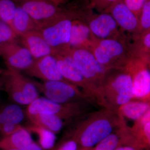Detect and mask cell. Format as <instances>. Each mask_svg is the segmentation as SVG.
<instances>
[{
	"instance_id": "cell-1",
	"label": "cell",
	"mask_w": 150,
	"mask_h": 150,
	"mask_svg": "<svg viewBox=\"0 0 150 150\" xmlns=\"http://www.w3.org/2000/svg\"><path fill=\"white\" fill-rule=\"evenodd\" d=\"M95 97L100 103L112 112L118 111L121 106L133 99L132 77L126 66L106 71Z\"/></svg>"
},
{
	"instance_id": "cell-2",
	"label": "cell",
	"mask_w": 150,
	"mask_h": 150,
	"mask_svg": "<svg viewBox=\"0 0 150 150\" xmlns=\"http://www.w3.org/2000/svg\"><path fill=\"white\" fill-rule=\"evenodd\" d=\"M112 111L99 113L78 127L72 138L81 148H92L113 132L120 124L119 119L112 115Z\"/></svg>"
},
{
	"instance_id": "cell-3",
	"label": "cell",
	"mask_w": 150,
	"mask_h": 150,
	"mask_svg": "<svg viewBox=\"0 0 150 150\" xmlns=\"http://www.w3.org/2000/svg\"><path fill=\"white\" fill-rule=\"evenodd\" d=\"M97 61L107 69L125 67L132 56L130 47L123 38H96L89 48Z\"/></svg>"
},
{
	"instance_id": "cell-4",
	"label": "cell",
	"mask_w": 150,
	"mask_h": 150,
	"mask_svg": "<svg viewBox=\"0 0 150 150\" xmlns=\"http://www.w3.org/2000/svg\"><path fill=\"white\" fill-rule=\"evenodd\" d=\"M0 85L1 90L16 103L28 105L39 97L38 90L31 80L15 69L6 67L5 69H0Z\"/></svg>"
},
{
	"instance_id": "cell-5",
	"label": "cell",
	"mask_w": 150,
	"mask_h": 150,
	"mask_svg": "<svg viewBox=\"0 0 150 150\" xmlns=\"http://www.w3.org/2000/svg\"><path fill=\"white\" fill-rule=\"evenodd\" d=\"M75 64L93 91L94 96L108 69L97 61L89 49L69 48Z\"/></svg>"
},
{
	"instance_id": "cell-6",
	"label": "cell",
	"mask_w": 150,
	"mask_h": 150,
	"mask_svg": "<svg viewBox=\"0 0 150 150\" xmlns=\"http://www.w3.org/2000/svg\"><path fill=\"white\" fill-rule=\"evenodd\" d=\"M31 81L38 91L43 93L46 98L57 103H82L84 100H88L90 96L69 82L44 81L39 83Z\"/></svg>"
},
{
	"instance_id": "cell-7",
	"label": "cell",
	"mask_w": 150,
	"mask_h": 150,
	"mask_svg": "<svg viewBox=\"0 0 150 150\" xmlns=\"http://www.w3.org/2000/svg\"><path fill=\"white\" fill-rule=\"evenodd\" d=\"M78 15L76 11H67L60 18L38 30L56 52L69 48L72 21Z\"/></svg>"
},
{
	"instance_id": "cell-8",
	"label": "cell",
	"mask_w": 150,
	"mask_h": 150,
	"mask_svg": "<svg viewBox=\"0 0 150 150\" xmlns=\"http://www.w3.org/2000/svg\"><path fill=\"white\" fill-rule=\"evenodd\" d=\"M126 67L131 74L133 99L148 101L150 93L149 59L132 55Z\"/></svg>"
},
{
	"instance_id": "cell-9",
	"label": "cell",
	"mask_w": 150,
	"mask_h": 150,
	"mask_svg": "<svg viewBox=\"0 0 150 150\" xmlns=\"http://www.w3.org/2000/svg\"><path fill=\"white\" fill-rule=\"evenodd\" d=\"M16 1L17 4L38 23L40 28L60 18L67 11L50 0Z\"/></svg>"
},
{
	"instance_id": "cell-10",
	"label": "cell",
	"mask_w": 150,
	"mask_h": 150,
	"mask_svg": "<svg viewBox=\"0 0 150 150\" xmlns=\"http://www.w3.org/2000/svg\"><path fill=\"white\" fill-rule=\"evenodd\" d=\"M81 103H59L44 98H38L28 105L26 115L38 113L51 114L62 120H71L81 113Z\"/></svg>"
},
{
	"instance_id": "cell-11",
	"label": "cell",
	"mask_w": 150,
	"mask_h": 150,
	"mask_svg": "<svg viewBox=\"0 0 150 150\" xmlns=\"http://www.w3.org/2000/svg\"><path fill=\"white\" fill-rule=\"evenodd\" d=\"M69 48L56 51V58L60 74L66 80L83 89L88 95L94 96L93 91L75 64Z\"/></svg>"
},
{
	"instance_id": "cell-12",
	"label": "cell",
	"mask_w": 150,
	"mask_h": 150,
	"mask_svg": "<svg viewBox=\"0 0 150 150\" xmlns=\"http://www.w3.org/2000/svg\"><path fill=\"white\" fill-rule=\"evenodd\" d=\"M0 56L6 67L25 70L32 64L34 59L29 51L18 43V40L0 45Z\"/></svg>"
},
{
	"instance_id": "cell-13",
	"label": "cell",
	"mask_w": 150,
	"mask_h": 150,
	"mask_svg": "<svg viewBox=\"0 0 150 150\" xmlns=\"http://www.w3.org/2000/svg\"><path fill=\"white\" fill-rule=\"evenodd\" d=\"M24 71L29 76L44 81L69 82L60 74L54 55H48L34 59L30 66Z\"/></svg>"
},
{
	"instance_id": "cell-14",
	"label": "cell",
	"mask_w": 150,
	"mask_h": 150,
	"mask_svg": "<svg viewBox=\"0 0 150 150\" xmlns=\"http://www.w3.org/2000/svg\"><path fill=\"white\" fill-rule=\"evenodd\" d=\"M87 23L92 34L98 39L121 37L119 26L114 19L108 12L93 15Z\"/></svg>"
},
{
	"instance_id": "cell-15",
	"label": "cell",
	"mask_w": 150,
	"mask_h": 150,
	"mask_svg": "<svg viewBox=\"0 0 150 150\" xmlns=\"http://www.w3.org/2000/svg\"><path fill=\"white\" fill-rule=\"evenodd\" d=\"M107 12L111 14L121 30L139 35V19L122 0L116 1Z\"/></svg>"
},
{
	"instance_id": "cell-16",
	"label": "cell",
	"mask_w": 150,
	"mask_h": 150,
	"mask_svg": "<svg viewBox=\"0 0 150 150\" xmlns=\"http://www.w3.org/2000/svg\"><path fill=\"white\" fill-rule=\"evenodd\" d=\"M18 38L23 46L27 48L34 59L53 55L56 52L38 30L26 33Z\"/></svg>"
},
{
	"instance_id": "cell-17",
	"label": "cell",
	"mask_w": 150,
	"mask_h": 150,
	"mask_svg": "<svg viewBox=\"0 0 150 150\" xmlns=\"http://www.w3.org/2000/svg\"><path fill=\"white\" fill-rule=\"evenodd\" d=\"M96 38L92 34L87 24L78 14L72 21L69 48H89Z\"/></svg>"
},
{
	"instance_id": "cell-18",
	"label": "cell",
	"mask_w": 150,
	"mask_h": 150,
	"mask_svg": "<svg viewBox=\"0 0 150 150\" xmlns=\"http://www.w3.org/2000/svg\"><path fill=\"white\" fill-rule=\"evenodd\" d=\"M40 29L38 23L17 5L13 21V30L18 37L30 31H38Z\"/></svg>"
},
{
	"instance_id": "cell-19",
	"label": "cell",
	"mask_w": 150,
	"mask_h": 150,
	"mask_svg": "<svg viewBox=\"0 0 150 150\" xmlns=\"http://www.w3.org/2000/svg\"><path fill=\"white\" fill-rule=\"evenodd\" d=\"M33 142L30 133L23 127L15 133L0 139V150L18 149Z\"/></svg>"
},
{
	"instance_id": "cell-20",
	"label": "cell",
	"mask_w": 150,
	"mask_h": 150,
	"mask_svg": "<svg viewBox=\"0 0 150 150\" xmlns=\"http://www.w3.org/2000/svg\"><path fill=\"white\" fill-rule=\"evenodd\" d=\"M149 110V101L131 100L121 106L118 112L121 117L137 121Z\"/></svg>"
},
{
	"instance_id": "cell-21",
	"label": "cell",
	"mask_w": 150,
	"mask_h": 150,
	"mask_svg": "<svg viewBox=\"0 0 150 150\" xmlns=\"http://www.w3.org/2000/svg\"><path fill=\"white\" fill-rule=\"evenodd\" d=\"M26 115L30 123L55 134L61 131L64 125L63 120L56 115L44 113Z\"/></svg>"
},
{
	"instance_id": "cell-22",
	"label": "cell",
	"mask_w": 150,
	"mask_h": 150,
	"mask_svg": "<svg viewBox=\"0 0 150 150\" xmlns=\"http://www.w3.org/2000/svg\"><path fill=\"white\" fill-rule=\"evenodd\" d=\"M24 117V112L19 105H9L0 110V126L6 124H19Z\"/></svg>"
},
{
	"instance_id": "cell-23",
	"label": "cell",
	"mask_w": 150,
	"mask_h": 150,
	"mask_svg": "<svg viewBox=\"0 0 150 150\" xmlns=\"http://www.w3.org/2000/svg\"><path fill=\"white\" fill-rule=\"evenodd\" d=\"M30 124L24 127L30 133L37 134L38 137L40 146L43 150L51 149L54 147L56 140L55 134L35 124Z\"/></svg>"
},
{
	"instance_id": "cell-24",
	"label": "cell",
	"mask_w": 150,
	"mask_h": 150,
	"mask_svg": "<svg viewBox=\"0 0 150 150\" xmlns=\"http://www.w3.org/2000/svg\"><path fill=\"white\" fill-rule=\"evenodd\" d=\"M17 6L13 0H0V20L8 25L12 30L13 21Z\"/></svg>"
},
{
	"instance_id": "cell-25",
	"label": "cell",
	"mask_w": 150,
	"mask_h": 150,
	"mask_svg": "<svg viewBox=\"0 0 150 150\" xmlns=\"http://www.w3.org/2000/svg\"><path fill=\"white\" fill-rule=\"evenodd\" d=\"M121 145L120 131L113 132L98 143L92 150H114Z\"/></svg>"
},
{
	"instance_id": "cell-26",
	"label": "cell",
	"mask_w": 150,
	"mask_h": 150,
	"mask_svg": "<svg viewBox=\"0 0 150 150\" xmlns=\"http://www.w3.org/2000/svg\"><path fill=\"white\" fill-rule=\"evenodd\" d=\"M139 33L142 34L150 28V0H149L143 7L139 18Z\"/></svg>"
},
{
	"instance_id": "cell-27",
	"label": "cell",
	"mask_w": 150,
	"mask_h": 150,
	"mask_svg": "<svg viewBox=\"0 0 150 150\" xmlns=\"http://www.w3.org/2000/svg\"><path fill=\"white\" fill-rule=\"evenodd\" d=\"M18 37L10 26L0 20V45L3 43L18 40Z\"/></svg>"
},
{
	"instance_id": "cell-28",
	"label": "cell",
	"mask_w": 150,
	"mask_h": 150,
	"mask_svg": "<svg viewBox=\"0 0 150 150\" xmlns=\"http://www.w3.org/2000/svg\"><path fill=\"white\" fill-rule=\"evenodd\" d=\"M91 8L100 13L107 12L110 7L118 0H87Z\"/></svg>"
},
{
	"instance_id": "cell-29",
	"label": "cell",
	"mask_w": 150,
	"mask_h": 150,
	"mask_svg": "<svg viewBox=\"0 0 150 150\" xmlns=\"http://www.w3.org/2000/svg\"><path fill=\"white\" fill-rule=\"evenodd\" d=\"M127 7L139 19L143 7L149 0H122Z\"/></svg>"
},
{
	"instance_id": "cell-30",
	"label": "cell",
	"mask_w": 150,
	"mask_h": 150,
	"mask_svg": "<svg viewBox=\"0 0 150 150\" xmlns=\"http://www.w3.org/2000/svg\"><path fill=\"white\" fill-rule=\"evenodd\" d=\"M23 128L19 124H6L0 126V137L4 138L15 133Z\"/></svg>"
},
{
	"instance_id": "cell-31",
	"label": "cell",
	"mask_w": 150,
	"mask_h": 150,
	"mask_svg": "<svg viewBox=\"0 0 150 150\" xmlns=\"http://www.w3.org/2000/svg\"><path fill=\"white\" fill-rule=\"evenodd\" d=\"M78 146L79 144L77 142L72 138L71 139L64 142L54 150H78Z\"/></svg>"
},
{
	"instance_id": "cell-32",
	"label": "cell",
	"mask_w": 150,
	"mask_h": 150,
	"mask_svg": "<svg viewBox=\"0 0 150 150\" xmlns=\"http://www.w3.org/2000/svg\"><path fill=\"white\" fill-rule=\"evenodd\" d=\"M9 150H43L39 145H38L35 142H32L27 146L22 147L18 149H13Z\"/></svg>"
},
{
	"instance_id": "cell-33",
	"label": "cell",
	"mask_w": 150,
	"mask_h": 150,
	"mask_svg": "<svg viewBox=\"0 0 150 150\" xmlns=\"http://www.w3.org/2000/svg\"><path fill=\"white\" fill-rule=\"evenodd\" d=\"M114 150H141L138 148L129 145H121Z\"/></svg>"
},
{
	"instance_id": "cell-34",
	"label": "cell",
	"mask_w": 150,
	"mask_h": 150,
	"mask_svg": "<svg viewBox=\"0 0 150 150\" xmlns=\"http://www.w3.org/2000/svg\"><path fill=\"white\" fill-rule=\"evenodd\" d=\"M57 5L60 6L62 4H65L68 0H50Z\"/></svg>"
},
{
	"instance_id": "cell-35",
	"label": "cell",
	"mask_w": 150,
	"mask_h": 150,
	"mask_svg": "<svg viewBox=\"0 0 150 150\" xmlns=\"http://www.w3.org/2000/svg\"><path fill=\"white\" fill-rule=\"evenodd\" d=\"M78 150H92V148H81Z\"/></svg>"
},
{
	"instance_id": "cell-36",
	"label": "cell",
	"mask_w": 150,
	"mask_h": 150,
	"mask_svg": "<svg viewBox=\"0 0 150 150\" xmlns=\"http://www.w3.org/2000/svg\"><path fill=\"white\" fill-rule=\"evenodd\" d=\"M0 91H1V85H0Z\"/></svg>"
},
{
	"instance_id": "cell-37",
	"label": "cell",
	"mask_w": 150,
	"mask_h": 150,
	"mask_svg": "<svg viewBox=\"0 0 150 150\" xmlns=\"http://www.w3.org/2000/svg\"><path fill=\"white\" fill-rule=\"evenodd\" d=\"M83 1H87V0H83Z\"/></svg>"
}]
</instances>
